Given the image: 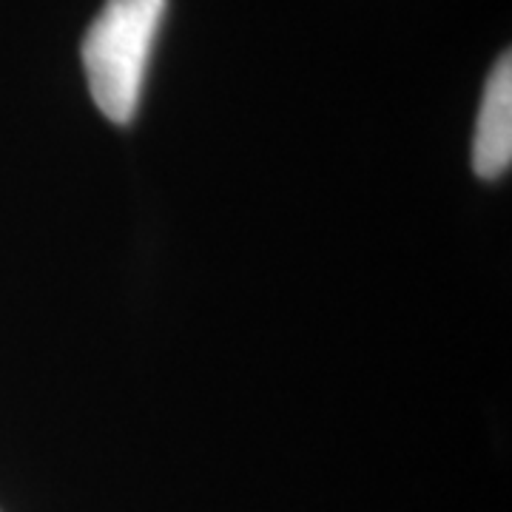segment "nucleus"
I'll return each mask as SVG.
<instances>
[{
	"label": "nucleus",
	"instance_id": "f257e3e1",
	"mask_svg": "<svg viewBox=\"0 0 512 512\" xmlns=\"http://www.w3.org/2000/svg\"><path fill=\"white\" fill-rule=\"evenodd\" d=\"M168 0H106L83 37V69L97 109L126 126L140 109L148 60Z\"/></svg>",
	"mask_w": 512,
	"mask_h": 512
},
{
	"label": "nucleus",
	"instance_id": "f03ea898",
	"mask_svg": "<svg viewBox=\"0 0 512 512\" xmlns=\"http://www.w3.org/2000/svg\"><path fill=\"white\" fill-rule=\"evenodd\" d=\"M512 163V57L510 52L495 60L487 77L476 137H473V171L484 180H498Z\"/></svg>",
	"mask_w": 512,
	"mask_h": 512
}]
</instances>
